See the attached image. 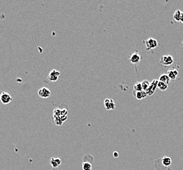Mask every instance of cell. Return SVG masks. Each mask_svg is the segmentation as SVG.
Instances as JSON below:
<instances>
[{
    "label": "cell",
    "mask_w": 183,
    "mask_h": 170,
    "mask_svg": "<svg viewBox=\"0 0 183 170\" xmlns=\"http://www.w3.org/2000/svg\"><path fill=\"white\" fill-rule=\"evenodd\" d=\"M68 107L65 104H62L53 110V122L57 126H62L63 123L68 119Z\"/></svg>",
    "instance_id": "obj_1"
},
{
    "label": "cell",
    "mask_w": 183,
    "mask_h": 170,
    "mask_svg": "<svg viewBox=\"0 0 183 170\" xmlns=\"http://www.w3.org/2000/svg\"><path fill=\"white\" fill-rule=\"evenodd\" d=\"M13 100V98L8 92H0V102L4 105H7L11 103Z\"/></svg>",
    "instance_id": "obj_2"
},
{
    "label": "cell",
    "mask_w": 183,
    "mask_h": 170,
    "mask_svg": "<svg viewBox=\"0 0 183 170\" xmlns=\"http://www.w3.org/2000/svg\"><path fill=\"white\" fill-rule=\"evenodd\" d=\"M174 61L173 57L171 55H165L162 56L160 58L161 64L164 66H169L173 64Z\"/></svg>",
    "instance_id": "obj_3"
},
{
    "label": "cell",
    "mask_w": 183,
    "mask_h": 170,
    "mask_svg": "<svg viewBox=\"0 0 183 170\" xmlns=\"http://www.w3.org/2000/svg\"><path fill=\"white\" fill-rule=\"evenodd\" d=\"M146 46H147V50H151L157 47L158 45V42L155 39L152 38H149L147 40L144 41Z\"/></svg>",
    "instance_id": "obj_4"
},
{
    "label": "cell",
    "mask_w": 183,
    "mask_h": 170,
    "mask_svg": "<svg viewBox=\"0 0 183 170\" xmlns=\"http://www.w3.org/2000/svg\"><path fill=\"white\" fill-rule=\"evenodd\" d=\"M158 83V80L157 79H153L151 83H150L149 87L148 88V89L145 91V92L147 93V96H152L155 92V90H156L157 86Z\"/></svg>",
    "instance_id": "obj_5"
},
{
    "label": "cell",
    "mask_w": 183,
    "mask_h": 170,
    "mask_svg": "<svg viewBox=\"0 0 183 170\" xmlns=\"http://www.w3.org/2000/svg\"><path fill=\"white\" fill-rule=\"evenodd\" d=\"M61 75V72L55 69L52 70L48 75V79L51 82H56L58 79V77Z\"/></svg>",
    "instance_id": "obj_6"
},
{
    "label": "cell",
    "mask_w": 183,
    "mask_h": 170,
    "mask_svg": "<svg viewBox=\"0 0 183 170\" xmlns=\"http://www.w3.org/2000/svg\"><path fill=\"white\" fill-rule=\"evenodd\" d=\"M38 94L40 98L45 99V98H48L49 97L51 96V92L48 88L43 87L38 90Z\"/></svg>",
    "instance_id": "obj_7"
},
{
    "label": "cell",
    "mask_w": 183,
    "mask_h": 170,
    "mask_svg": "<svg viewBox=\"0 0 183 170\" xmlns=\"http://www.w3.org/2000/svg\"><path fill=\"white\" fill-rule=\"evenodd\" d=\"M104 105L106 109L108 111L110 110H114L116 108V103L112 99H110V98H106L104 101Z\"/></svg>",
    "instance_id": "obj_8"
},
{
    "label": "cell",
    "mask_w": 183,
    "mask_h": 170,
    "mask_svg": "<svg viewBox=\"0 0 183 170\" xmlns=\"http://www.w3.org/2000/svg\"><path fill=\"white\" fill-rule=\"evenodd\" d=\"M133 96H134L137 100H142L143 98H145L147 96V93L145 92V91L142 90V91H135L133 90Z\"/></svg>",
    "instance_id": "obj_9"
},
{
    "label": "cell",
    "mask_w": 183,
    "mask_h": 170,
    "mask_svg": "<svg viewBox=\"0 0 183 170\" xmlns=\"http://www.w3.org/2000/svg\"><path fill=\"white\" fill-rule=\"evenodd\" d=\"M50 164L53 168H57V167L62 164V160L60 158L53 157L50 160Z\"/></svg>",
    "instance_id": "obj_10"
},
{
    "label": "cell",
    "mask_w": 183,
    "mask_h": 170,
    "mask_svg": "<svg viewBox=\"0 0 183 170\" xmlns=\"http://www.w3.org/2000/svg\"><path fill=\"white\" fill-rule=\"evenodd\" d=\"M167 75L171 80H175L179 75V71L176 69H173V70H168Z\"/></svg>",
    "instance_id": "obj_11"
},
{
    "label": "cell",
    "mask_w": 183,
    "mask_h": 170,
    "mask_svg": "<svg viewBox=\"0 0 183 170\" xmlns=\"http://www.w3.org/2000/svg\"><path fill=\"white\" fill-rule=\"evenodd\" d=\"M140 59H141L140 56L137 53H134L130 56L129 61H131V63H133V64H137L140 61Z\"/></svg>",
    "instance_id": "obj_12"
},
{
    "label": "cell",
    "mask_w": 183,
    "mask_h": 170,
    "mask_svg": "<svg viewBox=\"0 0 183 170\" xmlns=\"http://www.w3.org/2000/svg\"><path fill=\"white\" fill-rule=\"evenodd\" d=\"M158 81H160V82L167 84V85H169L171 82V79L169 78V77H168L167 74H162V75H160L159 77V80Z\"/></svg>",
    "instance_id": "obj_13"
},
{
    "label": "cell",
    "mask_w": 183,
    "mask_h": 170,
    "mask_svg": "<svg viewBox=\"0 0 183 170\" xmlns=\"http://www.w3.org/2000/svg\"><path fill=\"white\" fill-rule=\"evenodd\" d=\"M162 164L164 165V166L168 167L171 164L172 161H171V159L169 157L164 156L162 159Z\"/></svg>",
    "instance_id": "obj_14"
},
{
    "label": "cell",
    "mask_w": 183,
    "mask_h": 170,
    "mask_svg": "<svg viewBox=\"0 0 183 170\" xmlns=\"http://www.w3.org/2000/svg\"><path fill=\"white\" fill-rule=\"evenodd\" d=\"M182 12L180 11V10H177V11L175 12V13L173 14V18L175 19V21H177V22L180 21L181 16H182Z\"/></svg>",
    "instance_id": "obj_15"
},
{
    "label": "cell",
    "mask_w": 183,
    "mask_h": 170,
    "mask_svg": "<svg viewBox=\"0 0 183 170\" xmlns=\"http://www.w3.org/2000/svg\"><path fill=\"white\" fill-rule=\"evenodd\" d=\"M157 87L159 88L161 91H165L168 88V85H167V84H165V83H162V82H160V81H158Z\"/></svg>",
    "instance_id": "obj_16"
},
{
    "label": "cell",
    "mask_w": 183,
    "mask_h": 170,
    "mask_svg": "<svg viewBox=\"0 0 183 170\" xmlns=\"http://www.w3.org/2000/svg\"><path fill=\"white\" fill-rule=\"evenodd\" d=\"M92 164L88 162H84L82 164L83 170H91L92 169Z\"/></svg>",
    "instance_id": "obj_17"
},
{
    "label": "cell",
    "mask_w": 183,
    "mask_h": 170,
    "mask_svg": "<svg viewBox=\"0 0 183 170\" xmlns=\"http://www.w3.org/2000/svg\"><path fill=\"white\" fill-rule=\"evenodd\" d=\"M150 82L148 81V80H144L142 81L141 82V85H142V90L144 91H146L147 89L150 86Z\"/></svg>",
    "instance_id": "obj_18"
},
{
    "label": "cell",
    "mask_w": 183,
    "mask_h": 170,
    "mask_svg": "<svg viewBox=\"0 0 183 170\" xmlns=\"http://www.w3.org/2000/svg\"><path fill=\"white\" fill-rule=\"evenodd\" d=\"M133 90L135 91H142V85H141V83L140 82H137L136 83H135L134 86H133Z\"/></svg>",
    "instance_id": "obj_19"
},
{
    "label": "cell",
    "mask_w": 183,
    "mask_h": 170,
    "mask_svg": "<svg viewBox=\"0 0 183 170\" xmlns=\"http://www.w3.org/2000/svg\"><path fill=\"white\" fill-rule=\"evenodd\" d=\"M113 156H114V158H118V156H119V153H118V152L117 151L114 152Z\"/></svg>",
    "instance_id": "obj_20"
},
{
    "label": "cell",
    "mask_w": 183,
    "mask_h": 170,
    "mask_svg": "<svg viewBox=\"0 0 183 170\" xmlns=\"http://www.w3.org/2000/svg\"><path fill=\"white\" fill-rule=\"evenodd\" d=\"M182 23H183V12L182 13V16H181V19H180V21Z\"/></svg>",
    "instance_id": "obj_21"
},
{
    "label": "cell",
    "mask_w": 183,
    "mask_h": 170,
    "mask_svg": "<svg viewBox=\"0 0 183 170\" xmlns=\"http://www.w3.org/2000/svg\"><path fill=\"white\" fill-rule=\"evenodd\" d=\"M182 46H183V41H182Z\"/></svg>",
    "instance_id": "obj_22"
}]
</instances>
